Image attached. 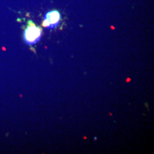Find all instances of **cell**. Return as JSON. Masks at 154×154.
Segmentation results:
<instances>
[{"label": "cell", "mask_w": 154, "mask_h": 154, "mask_svg": "<svg viewBox=\"0 0 154 154\" xmlns=\"http://www.w3.org/2000/svg\"><path fill=\"white\" fill-rule=\"evenodd\" d=\"M42 32L41 28L37 26L32 21H29L23 33V39L27 44H35L41 39Z\"/></svg>", "instance_id": "obj_1"}, {"label": "cell", "mask_w": 154, "mask_h": 154, "mask_svg": "<svg viewBox=\"0 0 154 154\" xmlns=\"http://www.w3.org/2000/svg\"><path fill=\"white\" fill-rule=\"evenodd\" d=\"M61 20V14L57 11H51L46 13L45 15L42 26L48 29H54L56 28Z\"/></svg>", "instance_id": "obj_2"}]
</instances>
